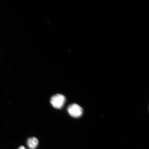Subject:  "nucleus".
Instances as JSON below:
<instances>
[{
	"label": "nucleus",
	"instance_id": "3",
	"mask_svg": "<svg viewBox=\"0 0 149 149\" xmlns=\"http://www.w3.org/2000/svg\"><path fill=\"white\" fill-rule=\"evenodd\" d=\"M38 140L36 138L32 137L29 138L27 141V145L31 149H36L38 145Z\"/></svg>",
	"mask_w": 149,
	"mask_h": 149
},
{
	"label": "nucleus",
	"instance_id": "2",
	"mask_svg": "<svg viewBox=\"0 0 149 149\" xmlns=\"http://www.w3.org/2000/svg\"><path fill=\"white\" fill-rule=\"evenodd\" d=\"M68 111L70 116L74 118L81 117L83 113L82 108L76 104L70 105L68 108Z\"/></svg>",
	"mask_w": 149,
	"mask_h": 149
},
{
	"label": "nucleus",
	"instance_id": "1",
	"mask_svg": "<svg viewBox=\"0 0 149 149\" xmlns=\"http://www.w3.org/2000/svg\"><path fill=\"white\" fill-rule=\"evenodd\" d=\"M66 102V98L63 95L57 94L52 96L51 103L54 107L57 109H61L64 106Z\"/></svg>",
	"mask_w": 149,
	"mask_h": 149
},
{
	"label": "nucleus",
	"instance_id": "4",
	"mask_svg": "<svg viewBox=\"0 0 149 149\" xmlns=\"http://www.w3.org/2000/svg\"><path fill=\"white\" fill-rule=\"evenodd\" d=\"M18 149H26L24 146H21Z\"/></svg>",
	"mask_w": 149,
	"mask_h": 149
}]
</instances>
